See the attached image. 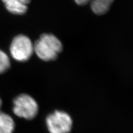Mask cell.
I'll return each mask as SVG.
<instances>
[{
  "label": "cell",
  "instance_id": "cell-7",
  "mask_svg": "<svg viewBox=\"0 0 133 133\" xmlns=\"http://www.w3.org/2000/svg\"><path fill=\"white\" fill-rule=\"evenodd\" d=\"M15 123L11 116L0 111V133H13Z\"/></svg>",
  "mask_w": 133,
  "mask_h": 133
},
{
  "label": "cell",
  "instance_id": "cell-5",
  "mask_svg": "<svg viewBox=\"0 0 133 133\" xmlns=\"http://www.w3.org/2000/svg\"><path fill=\"white\" fill-rule=\"evenodd\" d=\"M114 0H74L79 5H85L90 2V7L94 14L102 15L109 11Z\"/></svg>",
  "mask_w": 133,
  "mask_h": 133
},
{
  "label": "cell",
  "instance_id": "cell-9",
  "mask_svg": "<svg viewBox=\"0 0 133 133\" xmlns=\"http://www.w3.org/2000/svg\"><path fill=\"white\" fill-rule=\"evenodd\" d=\"M2 102L1 98H0V109H1V108L2 107Z\"/></svg>",
  "mask_w": 133,
  "mask_h": 133
},
{
  "label": "cell",
  "instance_id": "cell-6",
  "mask_svg": "<svg viewBox=\"0 0 133 133\" xmlns=\"http://www.w3.org/2000/svg\"><path fill=\"white\" fill-rule=\"evenodd\" d=\"M6 10L11 14L17 15L24 14L27 11V5L31 0H2Z\"/></svg>",
  "mask_w": 133,
  "mask_h": 133
},
{
  "label": "cell",
  "instance_id": "cell-3",
  "mask_svg": "<svg viewBox=\"0 0 133 133\" xmlns=\"http://www.w3.org/2000/svg\"><path fill=\"white\" fill-rule=\"evenodd\" d=\"M10 52L11 57L16 61L26 62L34 52V45L27 36L23 35H18L12 40Z\"/></svg>",
  "mask_w": 133,
  "mask_h": 133
},
{
  "label": "cell",
  "instance_id": "cell-4",
  "mask_svg": "<svg viewBox=\"0 0 133 133\" xmlns=\"http://www.w3.org/2000/svg\"><path fill=\"white\" fill-rule=\"evenodd\" d=\"M45 122L49 133H69L73 126L71 116L61 110H56L49 114Z\"/></svg>",
  "mask_w": 133,
  "mask_h": 133
},
{
  "label": "cell",
  "instance_id": "cell-2",
  "mask_svg": "<svg viewBox=\"0 0 133 133\" xmlns=\"http://www.w3.org/2000/svg\"><path fill=\"white\" fill-rule=\"evenodd\" d=\"M38 105L30 95L21 94L14 100L13 112L18 117L32 120L38 113Z\"/></svg>",
  "mask_w": 133,
  "mask_h": 133
},
{
  "label": "cell",
  "instance_id": "cell-8",
  "mask_svg": "<svg viewBox=\"0 0 133 133\" xmlns=\"http://www.w3.org/2000/svg\"><path fill=\"white\" fill-rule=\"evenodd\" d=\"M11 62L7 54L0 49V74L6 72L10 68Z\"/></svg>",
  "mask_w": 133,
  "mask_h": 133
},
{
  "label": "cell",
  "instance_id": "cell-1",
  "mask_svg": "<svg viewBox=\"0 0 133 133\" xmlns=\"http://www.w3.org/2000/svg\"><path fill=\"white\" fill-rule=\"evenodd\" d=\"M34 45V52L41 60L45 62L56 59L63 49L60 40L52 34L45 33L39 37Z\"/></svg>",
  "mask_w": 133,
  "mask_h": 133
}]
</instances>
